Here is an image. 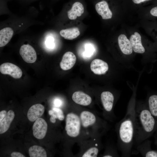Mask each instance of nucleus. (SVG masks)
Wrapping results in <instances>:
<instances>
[{"instance_id": "nucleus-1", "label": "nucleus", "mask_w": 157, "mask_h": 157, "mask_svg": "<svg viewBox=\"0 0 157 157\" xmlns=\"http://www.w3.org/2000/svg\"><path fill=\"white\" fill-rule=\"evenodd\" d=\"M133 102L129 105L124 118L116 125L118 147L122 157L130 156L133 145L135 106Z\"/></svg>"}, {"instance_id": "nucleus-2", "label": "nucleus", "mask_w": 157, "mask_h": 157, "mask_svg": "<svg viewBox=\"0 0 157 157\" xmlns=\"http://www.w3.org/2000/svg\"><path fill=\"white\" fill-rule=\"evenodd\" d=\"M157 129V122L147 106H135L133 144L136 147L147 139Z\"/></svg>"}, {"instance_id": "nucleus-3", "label": "nucleus", "mask_w": 157, "mask_h": 157, "mask_svg": "<svg viewBox=\"0 0 157 157\" xmlns=\"http://www.w3.org/2000/svg\"><path fill=\"white\" fill-rule=\"evenodd\" d=\"M79 112L83 132L85 140L90 137L100 138L108 130L109 127L106 121L96 114L86 110Z\"/></svg>"}, {"instance_id": "nucleus-4", "label": "nucleus", "mask_w": 157, "mask_h": 157, "mask_svg": "<svg viewBox=\"0 0 157 157\" xmlns=\"http://www.w3.org/2000/svg\"><path fill=\"white\" fill-rule=\"evenodd\" d=\"M65 129L67 135L71 140V143L76 142L80 143L85 140L78 112L71 111L67 114Z\"/></svg>"}, {"instance_id": "nucleus-5", "label": "nucleus", "mask_w": 157, "mask_h": 157, "mask_svg": "<svg viewBox=\"0 0 157 157\" xmlns=\"http://www.w3.org/2000/svg\"><path fill=\"white\" fill-rule=\"evenodd\" d=\"M100 99L104 117L107 120L113 121L115 117L113 111L115 99L114 95L110 91H103L101 93Z\"/></svg>"}, {"instance_id": "nucleus-6", "label": "nucleus", "mask_w": 157, "mask_h": 157, "mask_svg": "<svg viewBox=\"0 0 157 157\" xmlns=\"http://www.w3.org/2000/svg\"><path fill=\"white\" fill-rule=\"evenodd\" d=\"M0 72L4 74L9 75L15 78H19L22 76L21 69L16 65L10 63H5L0 66Z\"/></svg>"}, {"instance_id": "nucleus-7", "label": "nucleus", "mask_w": 157, "mask_h": 157, "mask_svg": "<svg viewBox=\"0 0 157 157\" xmlns=\"http://www.w3.org/2000/svg\"><path fill=\"white\" fill-rule=\"evenodd\" d=\"M47 124L43 119L39 118L34 123L33 126L34 136L38 139H41L45 136L47 129Z\"/></svg>"}, {"instance_id": "nucleus-8", "label": "nucleus", "mask_w": 157, "mask_h": 157, "mask_svg": "<svg viewBox=\"0 0 157 157\" xmlns=\"http://www.w3.org/2000/svg\"><path fill=\"white\" fill-rule=\"evenodd\" d=\"M19 54L23 60L28 63H34L37 59L35 50L32 46L28 44H23L21 47Z\"/></svg>"}, {"instance_id": "nucleus-9", "label": "nucleus", "mask_w": 157, "mask_h": 157, "mask_svg": "<svg viewBox=\"0 0 157 157\" xmlns=\"http://www.w3.org/2000/svg\"><path fill=\"white\" fill-rule=\"evenodd\" d=\"M102 146L100 141L95 144H90L87 145L86 147L81 153L80 156L82 157H96Z\"/></svg>"}, {"instance_id": "nucleus-10", "label": "nucleus", "mask_w": 157, "mask_h": 157, "mask_svg": "<svg viewBox=\"0 0 157 157\" xmlns=\"http://www.w3.org/2000/svg\"><path fill=\"white\" fill-rule=\"evenodd\" d=\"M76 61V57L75 55L72 52L68 51L63 55L60 64V66L63 70H68L74 66Z\"/></svg>"}, {"instance_id": "nucleus-11", "label": "nucleus", "mask_w": 157, "mask_h": 157, "mask_svg": "<svg viewBox=\"0 0 157 157\" xmlns=\"http://www.w3.org/2000/svg\"><path fill=\"white\" fill-rule=\"evenodd\" d=\"M90 67L92 71L95 74L98 75L105 74L108 69V64L99 59L92 60L90 64Z\"/></svg>"}, {"instance_id": "nucleus-12", "label": "nucleus", "mask_w": 157, "mask_h": 157, "mask_svg": "<svg viewBox=\"0 0 157 157\" xmlns=\"http://www.w3.org/2000/svg\"><path fill=\"white\" fill-rule=\"evenodd\" d=\"M136 149L142 156L157 157V151L151 150L150 142L147 139L136 147Z\"/></svg>"}, {"instance_id": "nucleus-13", "label": "nucleus", "mask_w": 157, "mask_h": 157, "mask_svg": "<svg viewBox=\"0 0 157 157\" xmlns=\"http://www.w3.org/2000/svg\"><path fill=\"white\" fill-rule=\"evenodd\" d=\"M44 107L40 104H36L32 106L29 109L27 113L28 119L34 122L40 117L44 111Z\"/></svg>"}, {"instance_id": "nucleus-14", "label": "nucleus", "mask_w": 157, "mask_h": 157, "mask_svg": "<svg viewBox=\"0 0 157 157\" xmlns=\"http://www.w3.org/2000/svg\"><path fill=\"white\" fill-rule=\"evenodd\" d=\"M72 99L76 104L84 106L90 105L92 102V98L89 95L81 91L74 92Z\"/></svg>"}, {"instance_id": "nucleus-15", "label": "nucleus", "mask_w": 157, "mask_h": 157, "mask_svg": "<svg viewBox=\"0 0 157 157\" xmlns=\"http://www.w3.org/2000/svg\"><path fill=\"white\" fill-rule=\"evenodd\" d=\"M95 8L97 12L101 16L102 19H107L112 18V13L106 1L103 0L97 3L95 5Z\"/></svg>"}, {"instance_id": "nucleus-16", "label": "nucleus", "mask_w": 157, "mask_h": 157, "mask_svg": "<svg viewBox=\"0 0 157 157\" xmlns=\"http://www.w3.org/2000/svg\"><path fill=\"white\" fill-rule=\"evenodd\" d=\"M129 40L134 52L139 53L145 52V49L141 42V37L139 33L136 32L131 35Z\"/></svg>"}, {"instance_id": "nucleus-17", "label": "nucleus", "mask_w": 157, "mask_h": 157, "mask_svg": "<svg viewBox=\"0 0 157 157\" xmlns=\"http://www.w3.org/2000/svg\"><path fill=\"white\" fill-rule=\"evenodd\" d=\"M118 41L120 49L123 54L130 55L132 53L133 49L131 42L125 35H119Z\"/></svg>"}, {"instance_id": "nucleus-18", "label": "nucleus", "mask_w": 157, "mask_h": 157, "mask_svg": "<svg viewBox=\"0 0 157 157\" xmlns=\"http://www.w3.org/2000/svg\"><path fill=\"white\" fill-rule=\"evenodd\" d=\"M84 12L83 5L81 3L77 1L73 4L71 9L68 11V16L70 19L74 20L77 17L81 16Z\"/></svg>"}, {"instance_id": "nucleus-19", "label": "nucleus", "mask_w": 157, "mask_h": 157, "mask_svg": "<svg viewBox=\"0 0 157 157\" xmlns=\"http://www.w3.org/2000/svg\"><path fill=\"white\" fill-rule=\"evenodd\" d=\"M12 29L7 27L0 31V47H2L6 45L10 41L13 34Z\"/></svg>"}, {"instance_id": "nucleus-20", "label": "nucleus", "mask_w": 157, "mask_h": 157, "mask_svg": "<svg viewBox=\"0 0 157 157\" xmlns=\"http://www.w3.org/2000/svg\"><path fill=\"white\" fill-rule=\"evenodd\" d=\"M15 116L14 112L10 110L7 113L5 117L0 123V134L6 132L9 129Z\"/></svg>"}, {"instance_id": "nucleus-21", "label": "nucleus", "mask_w": 157, "mask_h": 157, "mask_svg": "<svg viewBox=\"0 0 157 157\" xmlns=\"http://www.w3.org/2000/svg\"><path fill=\"white\" fill-rule=\"evenodd\" d=\"M60 34L65 39L72 40L78 36L80 33L79 29L75 27L62 30Z\"/></svg>"}, {"instance_id": "nucleus-22", "label": "nucleus", "mask_w": 157, "mask_h": 157, "mask_svg": "<svg viewBox=\"0 0 157 157\" xmlns=\"http://www.w3.org/2000/svg\"><path fill=\"white\" fill-rule=\"evenodd\" d=\"M31 157H47V154L45 149L42 147L36 145L31 147L28 149Z\"/></svg>"}, {"instance_id": "nucleus-23", "label": "nucleus", "mask_w": 157, "mask_h": 157, "mask_svg": "<svg viewBox=\"0 0 157 157\" xmlns=\"http://www.w3.org/2000/svg\"><path fill=\"white\" fill-rule=\"evenodd\" d=\"M147 106L157 122V94H153L149 97Z\"/></svg>"}, {"instance_id": "nucleus-24", "label": "nucleus", "mask_w": 157, "mask_h": 157, "mask_svg": "<svg viewBox=\"0 0 157 157\" xmlns=\"http://www.w3.org/2000/svg\"><path fill=\"white\" fill-rule=\"evenodd\" d=\"M103 157H112L118 156V154L116 149L113 147L108 146L102 155Z\"/></svg>"}, {"instance_id": "nucleus-25", "label": "nucleus", "mask_w": 157, "mask_h": 157, "mask_svg": "<svg viewBox=\"0 0 157 157\" xmlns=\"http://www.w3.org/2000/svg\"><path fill=\"white\" fill-rule=\"evenodd\" d=\"M52 110L56 115L58 119L60 121L63 120L64 119L65 116L61 109L58 108L53 107L52 108Z\"/></svg>"}, {"instance_id": "nucleus-26", "label": "nucleus", "mask_w": 157, "mask_h": 157, "mask_svg": "<svg viewBox=\"0 0 157 157\" xmlns=\"http://www.w3.org/2000/svg\"><path fill=\"white\" fill-rule=\"evenodd\" d=\"M54 39L51 36L48 37L46 39L45 43L46 46L49 48L52 49L54 46Z\"/></svg>"}, {"instance_id": "nucleus-27", "label": "nucleus", "mask_w": 157, "mask_h": 157, "mask_svg": "<svg viewBox=\"0 0 157 157\" xmlns=\"http://www.w3.org/2000/svg\"><path fill=\"white\" fill-rule=\"evenodd\" d=\"M149 13L150 15L152 17H157V6L152 8L150 10Z\"/></svg>"}, {"instance_id": "nucleus-28", "label": "nucleus", "mask_w": 157, "mask_h": 157, "mask_svg": "<svg viewBox=\"0 0 157 157\" xmlns=\"http://www.w3.org/2000/svg\"><path fill=\"white\" fill-rule=\"evenodd\" d=\"M86 55L87 56V54H88V56L90 57V56H91V55L92 54V52H93L92 50V47L91 46H89L88 45V46H86Z\"/></svg>"}, {"instance_id": "nucleus-29", "label": "nucleus", "mask_w": 157, "mask_h": 157, "mask_svg": "<svg viewBox=\"0 0 157 157\" xmlns=\"http://www.w3.org/2000/svg\"><path fill=\"white\" fill-rule=\"evenodd\" d=\"M12 157H25V156L22 153L18 152H13L10 155Z\"/></svg>"}, {"instance_id": "nucleus-30", "label": "nucleus", "mask_w": 157, "mask_h": 157, "mask_svg": "<svg viewBox=\"0 0 157 157\" xmlns=\"http://www.w3.org/2000/svg\"><path fill=\"white\" fill-rule=\"evenodd\" d=\"M6 111L5 110H3L0 112V123L2 121L5 117L7 114Z\"/></svg>"}, {"instance_id": "nucleus-31", "label": "nucleus", "mask_w": 157, "mask_h": 157, "mask_svg": "<svg viewBox=\"0 0 157 157\" xmlns=\"http://www.w3.org/2000/svg\"><path fill=\"white\" fill-rule=\"evenodd\" d=\"M51 116L50 118V121L52 123H55L56 122V119H58L56 115L54 112L53 114Z\"/></svg>"}, {"instance_id": "nucleus-32", "label": "nucleus", "mask_w": 157, "mask_h": 157, "mask_svg": "<svg viewBox=\"0 0 157 157\" xmlns=\"http://www.w3.org/2000/svg\"><path fill=\"white\" fill-rule=\"evenodd\" d=\"M54 105L56 107H60L62 104V102L61 100L58 99H55L54 101Z\"/></svg>"}, {"instance_id": "nucleus-33", "label": "nucleus", "mask_w": 157, "mask_h": 157, "mask_svg": "<svg viewBox=\"0 0 157 157\" xmlns=\"http://www.w3.org/2000/svg\"><path fill=\"white\" fill-rule=\"evenodd\" d=\"M149 0H132V1L135 3L139 4L141 2Z\"/></svg>"}]
</instances>
